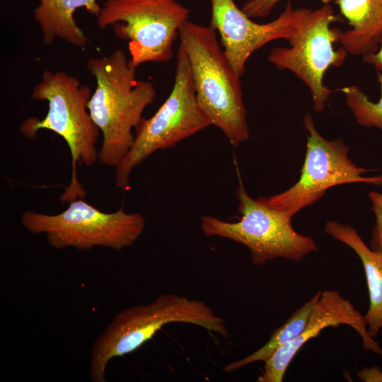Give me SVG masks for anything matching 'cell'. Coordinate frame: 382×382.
Instances as JSON below:
<instances>
[{
    "label": "cell",
    "instance_id": "6da1fadb",
    "mask_svg": "<svg viewBox=\"0 0 382 382\" xmlns=\"http://www.w3.org/2000/svg\"><path fill=\"white\" fill-rule=\"evenodd\" d=\"M86 67L96 87L88 103L91 119L103 135L98 159L116 168L131 149L142 113L156 96L153 83L136 79V68L121 50L92 57Z\"/></svg>",
    "mask_w": 382,
    "mask_h": 382
},
{
    "label": "cell",
    "instance_id": "7a4b0ae2",
    "mask_svg": "<svg viewBox=\"0 0 382 382\" xmlns=\"http://www.w3.org/2000/svg\"><path fill=\"white\" fill-rule=\"evenodd\" d=\"M178 37L190 67L197 102L212 125L233 146L250 137L241 78L219 45L215 29L187 21Z\"/></svg>",
    "mask_w": 382,
    "mask_h": 382
},
{
    "label": "cell",
    "instance_id": "3957f363",
    "mask_svg": "<svg viewBox=\"0 0 382 382\" xmlns=\"http://www.w3.org/2000/svg\"><path fill=\"white\" fill-rule=\"evenodd\" d=\"M183 323L202 327L226 337L225 320L204 301L175 294H163L147 304H138L117 313L95 340L89 374L93 382H106L109 361L134 352L151 340L163 326Z\"/></svg>",
    "mask_w": 382,
    "mask_h": 382
},
{
    "label": "cell",
    "instance_id": "277c9868",
    "mask_svg": "<svg viewBox=\"0 0 382 382\" xmlns=\"http://www.w3.org/2000/svg\"><path fill=\"white\" fill-rule=\"evenodd\" d=\"M91 95V88L81 84L76 77L64 71L45 69L33 88L32 98L47 101V112L42 120L30 117L20 127L21 134L29 139H34L40 129H48L66 143L72 172L70 183L60 197L62 202L85 197L86 192L77 178V164L91 166L98 157L96 144L100 130L88 109Z\"/></svg>",
    "mask_w": 382,
    "mask_h": 382
},
{
    "label": "cell",
    "instance_id": "5b68a950",
    "mask_svg": "<svg viewBox=\"0 0 382 382\" xmlns=\"http://www.w3.org/2000/svg\"><path fill=\"white\" fill-rule=\"evenodd\" d=\"M238 200L236 222L221 220L210 215L201 217V228L207 236H217L241 243L250 251L253 266H260L277 258L301 261L318 248L309 236L296 232L292 215L274 209L260 197L253 199L242 182L236 190Z\"/></svg>",
    "mask_w": 382,
    "mask_h": 382
},
{
    "label": "cell",
    "instance_id": "8992f818",
    "mask_svg": "<svg viewBox=\"0 0 382 382\" xmlns=\"http://www.w3.org/2000/svg\"><path fill=\"white\" fill-rule=\"evenodd\" d=\"M210 125L197 102L190 64L180 45L173 88L155 114L142 118L135 128L134 143L115 168L116 187L126 190L132 170L155 151L175 146Z\"/></svg>",
    "mask_w": 382,
    "mask_h": 382
},
{
    "label": "cell",
    "instance_id": "52a82bcc",
    "mask_svg": "<svg viewBox=\"0 0 382 382\" xmlns=\"http://www.w3.org/2000/svg\"><path fill=\"white\" fill-rule=\"evenodd\" d=\"M21 222L30 233H44L49 245L58 250H86L100 246L122 250L133 245L145 228V219L139 213H127L123 208L103 212L83 198L69 202L57 214L26 211Z\"/></svg>",
    "mask_w": 382,
    "mask_h": 382
},
{
    "label": "cell",
    "instance_id": "ba28073f",
    "mask_svg": "<svg viewBox=\"0 0 382 382\" xmlns=\"http://www.w3.org/2000/svg\"><path fill=\"white\" fill-rule=\"evenodd\" d=\"M190 11L177 0H106L97 18L99 28L112 27L127 40L131 64L165 63Z\"/></svg>",
    "mask_w": 382,
    "mask_h": 382
},
{
    "label": "cell",
    "instance_id": "9c48e42d",
    "mask_svg": "<svg viewBox=\"0 0 382 382\" xmlns=\"http://www.w3.org/2000/svg\"><path fill=\"white\" fill-rule=\"evenodd\" d=\"M303 119L308 137L300 178L284 192L260 197L266 204L294 216L318 201L332 187L353 183L382 186V174L364 175L374 170L357 167L348 157L349 147L342 139L327 140L316 129L310 114Z\"/></svg>",
    "mask_w": 382,
    "mask_h": 382
},
{
    "label": "cell",
    "instance_id": "30bf717a",
    "mask_svg": "<svg viewBox=\"0 0 382 382\" xmlns=\"http://www.w3.org/2000/svg\"><path fill=\"white\" fill-rule=\"evenodd\" d=\"M338 19L330 4L323 5L288 40L289 47H274L268 56V61L277 69L291 71L306 85L318 112L324 110L332 92L324 85L325 73L331 66H341L348 54L343 47H334L340 29L330 25Z\"/></svg>",
    "mask_w": 382,
    "mask_h": 382
},
{
    "label": "cell",
    "instance_id": "8fae6325",
    "mask_svg": "<svg viewBox=\"0 0 382 382\" xmlns=\"http://www.w3.org/2000/svg\"><path fill=\"white\" fill-rule=\"evenodd\" d=\"M210 1L209 25L218 31L224 52L240 78L254 52L275 40H289L314 13L308 8H293L288 2L277 18L267 23H257L240 9L233 0Z\"/></svg>",
    "mask_w": 382,
    "mask_h": 382
},
{
    "label": "cell",
    "instance_id": "7c38bea8",
    "mask_svg": "<svg viewBox=\"0 0 382 382\" xmlns=\"http://www.w3.org/2000/svg\"><path fill=\"white\" fill-rule=\"evenodd\" d=\"M347 325L354 329L362 340V347L366 352L382 355V348L376 342L367 329L364 316L353 304L334 289L321 291L302 332L286 344L278 348L265 361L263 371L257 382H282L285 372L300 349L310 340L318 337L328 327L337 328Z\"/></svg>",
    "mask_w": 382,
    "mask_h": 382
},
{
    "label": "cell",
    "instance_id": "4fadbf2b",
    "mask_svg": "<svg viewBox=\"0 0 382 382\" xmlns=\"http://www.w3.org/2000/svg\"><path fill=\"white\" fill-rule=\"evenodd\" d=\"M324 232L352 248L362 263L369 296L364 318L369 335L375 337L382 331V253L369 248L351 225L328 220Z\"/></svg>",
    "mask_w": 382,
    "mask_h": 382
},
{
    "label": "cell",
    "instance_id": "5bb4252c",
    "mask_svg": "<svg viewBox=\"0 0 382 382\" xmlns=\"http://www.w3.org/2000/svg\"><path fill=\"white\" fill-rule=\"evenodd\" d=\"M351 26L340 30L337 43L347 53L364 56L376 52L382 41V0H335Z\"/></svg>",
    "mask_w": 382,
    "mask_h": 382
},
{
    "label": "cell",
    "instance_id": "9a60e30c",
    "mask_svg": "<svg viewBox=\"0 0 382 382\" xmlns=\"http://www.w3.org/2000/svg\"><path fill=\"white\" fill-rule=\"evenodd\" d=\"M34 18L40 29L43 42L52 44L60 38L76 47H83L88 39L74 18L78 8H85L90 13L98 16L101 6L97 0H39Z\"/></svg>",
    "mask_w": 382,
    "mask_h": 382
},
{
    "label": "cell",
    "instance_id": "2e32d148",
    "mask_svg": "<svg viewBox=\"0 0 382 382\" xmlns=\"http://www.w3.org/2000/svg\"><path fill=\"white\" fill-rule=\"evenodd\" d=\"M320 293L321 291H318L296 309L282 326L273 331L268 341L260 349L243 359L228 363L224 366L223 370L225 372H232L254 362H265L278 348L294 339L306 326Z\"/></svg>",
    "mask_w": 382,
    "mask_h": 382
},
{
    "label": "cell",
    "instance_id": "e0dca14e",
    "mask_svg": "<svg viewBox=\"0 0 382 382\" xmlns=\"http://www.w3.org/2000/svg\"><path fill=\"white\" fill-rule=\"evenodd\" d=\"M377 79L381 91L377 103L371 101L357 86H345L339 90L345 95L347 105L359 125L382 129V73L380 71H377Z\"/></svg>",
    "mask_w": 382,
    "mask_h": 382
},
{
    "label": "cell",
    "instance_id": "ac0fdd59",
    "mask_svg": "<svg viewBox=\"0 0 382 382\" xmlns=\"http://www.w3.org/2000/svg\"><path fill=\"white\" fill-rule=\"evenodd\" d=\"M371 202V210L376 216V223L372 230L370 248L382 253V194L376 191L368 193Z\"/></svg>",
    "mask_w": 382,
    "mask_h": 382
},
{
    "label": "cell",
    "instance_id": "d6986e66",
    "mask_svg": "<svg viewBox=\"0 0 382 382\" xmlns=\"http://www.w3.org/2000/svg\"><path fill=\"white\" fill-rule=\"evenodd\" d=\"M281 0H248L242 6L243 11L250 18H264L270 15Z\"/></svg>",
    "mask_w": 382,
    "mask_h": 382
},
{
    "label": "cell",
    "instance_id": "ffe728a7",
    "mask_svg": "<svg viewBox=\"0 0 382 382\" xmlns=\"http://www.w3.org/2000/svg\"><path fill=\"white\" fill-rule=\"evenodd\" d=\"M357 376L364 382H382V371L377 366L364 367L357 372Z\"/></svg>",
    "mask_w": 382,
    "mask_h": 382
},
{
    "label": "cell",
    "instance_id": "44dd1931",
    "mask_svg": "<svg viewBox=\"0 0 382 382\" xmlns=\"http://www.w3.org/2000/svg\"><path fill=\"white\" fill-rule=\"evenodd\" d=\"M365 63L372 65L377 71L382 73V41L378 50L374 53H370L362 57Z\"/></svg>",
    "mask_w": 382,
    "mask_h": 382
}]
</instances>
